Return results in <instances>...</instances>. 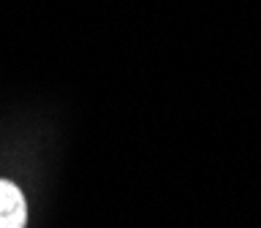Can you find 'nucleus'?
<instances>
[{"label":"nucleus","mask_w":261,"mask_h":228,"mask_svg":"<svg viewBox=\"0 0 261 228\" xmlns=\"http://www.w3.org/2000/svg\"><path fill=\"white\" fill-rule=\"evenodd\" d=\"M28 223V204L22 190L14 182L0 179V228H24Z\"/></svg>","instance_id":"nucleus-1"}]
</instances>
